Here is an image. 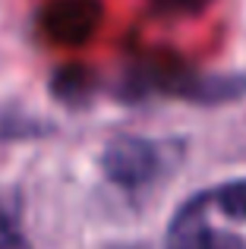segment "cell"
Returning a JSON list of instances; mask_svg holds the SVG:
<instances>
[{
    "mask_svg": "<svg viewBox=\"0 0 246 249\" xmlns=\"http://www.w3.org/2000/svg\"><path fill=\"white\" fill-rule=\"evenodd\" d=\"M211 205V193L193 196L167 227V249H246V240L228 231H215L205 218Z\"/></svg>",
    "mask_w": 246,
    "mask_h": 249,
    "instance_id": "1",
    "label": "cell"
},
{
    "mask_svg": "<svg viewBox=\"0 0 246 249\" xmlns=\"http://www.w3.org/2000/svg\"><path fill=\"white\" fill-rule=\"evenodd\" d=\"M101 167H105V177L111 183H117L123 189H136L155 180V174L161 167V152L148 139L120 136V139L107 142L105 155H101Z\"/></svg>",
    "mask_w": 246,
    "mask_h": 249,
    "instance_id": "2",
    "label": "cell"
},
{
    "mask_svg": "<svg viewBox=\"0 0 246 249\" xmlns=\"http://www.w3.org/2000/svg\"><path fill=\"white\" fill-rule=\"evenodd\" d=\"M167 91L183 95L190 101L199 104H224V101H237L246 91V76H196V73H183L177 79H164L161 82Z\"/></svg>",
    "mask_w": 246,
    "mask_h": 249,
    "instance_id": "4",
    "label": "cell"
},
{
    "mask_svg": "<svg viewBox=\"0 0 246 249\" xmlns=\"http://www.w3.org/2000/svg\"><path fill=\"white\" fill-rule=\"evenodd\" d=\"M209 3V0H155V6L164 13H196L202 10V6Z\"/></svg>",
    "mask_w": 246,
    "mask_h": 249,
    "instance_id": "8",
    "label": "cell"
},
{
    "mask_svg": "<svg viewBox=\"0 0 246 249\" xmlns=\"http://www.w3.org/2000/svg\"><path fill=\"white\" fill-rule=\"evenodd\" d=\"M211 193V205L230 221H246V180H234L224 183L218 189H209Z\"/></svg>",
    "mask_w": 246,
    "mask_h": 249,
    "instance_id": "6",
    "label": "cell"
},
{
    "mask_svg": "<svg viewBox=\"0 0 246 249\" xmlns=\"http://www.w3.org/2000/svg\"><path fill=\"white\" fill-rule=\"evenodd\" d=\"M51 89H54V95L60 98V101L79 104V101H86L88 91H92V73L82 70V67H63L60 73L54 76Z\"/></svg>",
    "mask_w": 246,
    "mask_h": 249,
    "instance_id": "5",
    "label": "cell"
},
{
    "mask_svg": "<svg viewBox=\"0 0 246 249\" xmlns=\"http://www.w3.org/2000/svg\"><path fill=\"white\" fill-rule=\"evenodd\" d=\"M0 249H32L22 227H19L16 205L6 199H0Z\"/></svg>",
    "mask_w": 246,
    "mask_h": 249,
    "instance_id": "7",
    "label": "cell"
},
{
    "mask_svg": "<svg viewBox=\"0 0 246 249\" xmlns=\"http://www.w3.org/2000/svg\"><path fill=\"white\" fill-rule=\"evenodd\" d=\"M101 0H54L41 10V29L60 44H82L101 25Z\"/></svg>",
    "mask_w": 246,
    "mask_h": 249,
    "instance_id": "3",
    "label": "cell"
}]
</instances>
